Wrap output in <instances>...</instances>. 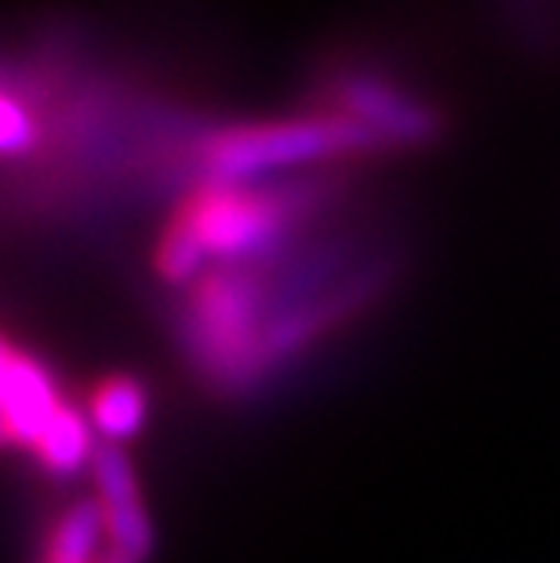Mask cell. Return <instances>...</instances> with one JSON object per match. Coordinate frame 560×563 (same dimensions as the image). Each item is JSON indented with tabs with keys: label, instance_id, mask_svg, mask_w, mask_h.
Masks as SVG:
<instances>
[{
	"label": "cell",
	"instance_id": "6da1fadb",
	"mask_svg": "<svg viewBox=\"0 0 560 563\" xmlns=\"http://www.w3.org/2000/svg\"><path fill=\"white\" fill-rule=\"evenodd\" d=\"M339 186L328 175L255 186H194L175 203L153 247V273L189 287L216 266L277 258L299 247L309 222L328 211Z\"/></svg>",
	"mask_w": 560,
	"mask_h": 563
},
{
	"label": "cell",
	"instance_id": "7a4b0ae2",
	"mask_svg": "<svg viewBox=\"0 0 560 563\" xmlns=\"http://www.w3.org/2000/svg\"><path fill=\"white\" fill-rule=\"evenodd\" d=\"M383 153L372 131L345 121L339 113L317 110L277 121L230 124L197 135L183 150L178 175L194 186H255L277 183L288 172L342 164Z\"/></svg>",
	"mask_w": 560,
	"mask_h": 563
},
{
	"label": "cell",
	"instance_id": "3957f363",
	"mask_svg": "<svg viewBox=\"0 0 560 563\" xmlns=\"http://www.w3.org/2000/svg\"><path fill=\"white\" fill-rule=\"evenodd\" d=\"M328 113L367 128L383 142V150H415L440 135V117L433 106L375 74H345L336 80Z\"/></svg>",
	"mask_w": 560,
	"mask_h": 563
},
{
	"label": "cell",
	"instance_id": "277c9868",
	"mask_svg": "<svg viewBox=\"0 0 560 563\" xmlns=\"http://www.w3.org/2000/svg\"><path fill=\"white\" fill-rule=\"evenodd\" d=\"M55 371L26 345L4 339V367H0V429L11 451L33 454L52 422L66 411Z\"/></svg>",
	"mask_w": 560,
	"mask_h": 563
},
{
	"label": "cell",
	"instance_id": "5b68a950",
	"mask_svg": "<svg viewBox=\"0 0 560 563\" xmlns=\"http://www.w3.org/2000/svg\"><path fill=\"white\" fill-rule=\"evenodd\" d=\"M91 484L106 523L102 563H146L153 553V523L131 462L117 448H99L91 462Z\"/></svg>",
	"mask_w": 560,
	"mask_h": 563
},
{
	"label": "cell",
	"instance_id": "8992f818",
	"mask_svg": "<svg viewBox=\"0 0 560 563\" xmlns=\"http://www.w3.org/2000/svg\"><path fill=\"white\" fill-rule=\"evenodd\" d=\"M106 523L99 498H74L41 527L33 563H102Z\"/></svg>",
	"mask_w": 560,
	"mask_h": 563
},
{
	"label": "cell",
	"instance_id": "52a82bcc",
	"mask_svg": "<svg viewBox=\"0 0 560 563\" xmlns=\"http://www.w3.org/2000/svg\"><path fill=\"white\" fill-rule=\"evenodd\" d=\"M95 433L121 443L150 422V389L135 375H110L91 389L85 404Z\"/></svg>",
	"mask_w": 560,
	"mask_h": 563
}]
</instances>
